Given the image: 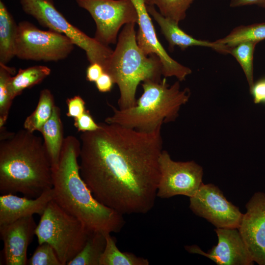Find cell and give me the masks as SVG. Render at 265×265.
<instances>
[{
    "label": "cell",
    "mask_w": 265,
    "mask_h": 265,
    "mask_svg": "<svg viewBox=\"0 0 265 265\" xmlns=\"http://www.w3.org/2000/svg\"><path fill=\"white\" fill-rule=\"evenodd\" d=\"M66 104L68 107L66 115L69 117L77 118L86 110L85 102L79 95L67 99Z\"/></svg>",
    "instance_id": "obj_30"
},
{
    "label": "cell",
    "mask_w": 265,
    "mask_h": 265,
    "mask_svg": "<svg viewBox=\"0 0 265 265\" xmlns=\"http://www.w3.org/2000/svg\"><path fill=\"white\" fill-rule=\"evenodd\" d=\"M76 0L91 15L96 26L94 38L105 46L117 43L123 26L137 24V12L131 0Z\"/></svg>",
    "instance_id": "obj_9"
},
{
    "label": "cell",
    "mask_w": 265,
    "mask_h": 265,
    "mask_svg": "<svg viewBox=\"0 0 265 265\" xmlns=\"http://www.w3.org/2000/svg\"><path fill=\"white\" fill-rule=\"evenodd\" d=\"M249 88L255 104H265V78L254 82Z\"/></svg>",
    "instance_id": "obj_31"
},
{
    "label": "cell",
    "mask_w": 265,
    "mask_h": 265,
    "mask_svg": "<svg viewBox=\"0 0 265 265\" xmlns=\"http://www.w3.org/2000/svg\"><path fill=\"white\" fill-rule=\"evenodd\" d=\"M217 244L208 252L196 245L186 246L188 252L205 256L218 265H252L254 262L238 228H216Z\"/></svg>",
    "instance_id": "obj_14"
},
{
    "label": "cell",
    "mask_w": 265,
    "mask_h": 265,
    "mask_svg": "<svg viewBox=\"0 0 265 265\" xmlns=\"http://www.w3.org/2000/svg\"><path fill=\"white\" fill-rule=\"evenodd\" d=\"M40 216L35 230L38 244H49L62 265H67L83 248L91 232L53 200Z\"/></svg>",
    "instance_id": "obj_6"
},
{
    "label": "cell",
    "mask_w": 265,
    "mask_h": 265,
    "mask_svg": "<svg viewBox=\"0 0 265 265\" xmlns=\"http://www.w3.org/2000/svg\"><path fill=\"white\" fill-rule=\"evenodd\" d=\"M131 0L138 14V29L136 39L141 50L146 55L155 54L159 59L164 78L175 77L180 81L185 80L192 71L173 59L161 44L147 10V0Z\"/></svg>",
    "instance_id": "obj_12"
},
{
    "label": "cell",
    "mask_w": 265,
    "mask_h": 265,
    "mask_svg": "<svg viewBox=\"0 0 265 265\" xmlns=\"http://www.w3.org/2000/svg\"><path fill=\"white\" fill-rule=\"evenodd\" d=\"M189 208L216 228H238L243 213L229 201L222 192L212 184H203L189 197Z\"/></svg>",
    "instance_id": "obj_11"
},
{
    "label": "cell",
    "mask_w": 265,
    "mask_h": 265,
    "mask_svg": "<svg viewBox=\"0 0 265 265\" xmlns=\"http://www.w3.org/2000/svg\"><path fill=\"white\" fill-rule=\"evenodd\" d=\"M143 93L131 107L117 109L107 103L113 113L105 122L144 132L156 131L164 123L176 120L181 106L189 100L188 88L181 89L180 81L170 85L165 78L160 81H146L141 84Z\"/></svg>",
    "instance_id": "obj_4"
},
{
    "label": "cell",
    "mask_w": 265,
    "mask_h": 265,
    "mask_svg": "<svg viewBox=\"0 0 265 265\" xmlns=\"http://www.w3.org/2000/svg\"><path fill=\"white\" fill-rule=\"evenodd\" d=\"M106 246L100 260V265H149L147 259L132 253L122 252L117 247L116 239L111 233H106Z\"/></svg>",
    "instance_id": "obj_21"
},
{
    "label": "cell",
    "mask_w": 265,
    "mask_h": 265,
    "mask_svg": "<svg viewBox=\"0 0 265 265\" xmlns=\"http://www.w3.org/2000/svg\"><path fill=\"white\" fill-rule=\"evenodd\" d=\"M147 8L150 16L159 26L161 33L168 43L170 50H173L176 46L182 50L190 47L200 46L212 48L220 53L228 54L229 47L214 41L196 39L180 28L178 23L162 16L154 5L147 4Z\"/></svg>",
    "instance_id": "obj_17"
},
{
    "label": "cell",
    "mask_w": 265,
    "mask_h": 265,
    "mask_svg": "<svg viewBox=\"0 0 265 265\" xmlns=\"http://www.w3.org/2000/svg\"><path fill=\"white\" fill-rule=\"evenodd\" d=\"M51 72L50 68L44 65L19 69L17 74L12 76L9 81L8 88L11 99L13 100L25 89L41 83L50 75Z\"/></svg>",
    "instance_id": "obj_20"
},
{
    "label": "cell",
    "mask_w": 265,
    "mask_h": 265,
    "mask_svg": "<svg viewBox=\"0 0 265 265\" xmlns=\"http://www.w3.org/2000/svg\"><path fill=\"white\" fill-rule=\"evenodd\" d=\"M95 83L98 91L103 93L110 91L114 84L111 77L106 72H104Z\"/></svg>",
    "instance_id": "obj_32"
},
{
    "label": "cell",
    "mask_w": 265,
    "mask_h": 265,
    "mask_svg": "<svg viewBox=\"0 0 265 265\" xmlns=\"http://www.w3.org/2000/svg\"><path fill=\"white\" fill-rule=\"evenodd\" d=\"M18 25L0 1V63L6 64L15 55Z\"/></svg>",
    "instance_id": "obj_19"
},
{
    "label": "cell",
    "mask_w": 265,
    "mask_h": 265,
    "mask_svg": "<svg viewBox=\"0 0 265 265\" xmlns=\"http://www.w3.org/2000/svg\"><path fill=\"white\" fill-rule=\"evenodd\" d=\"M37 225L33 216H29L0 226V236L4 244L3 252L5 265H27V250L35 235Z\"/></svg>",
    "instance_id": "obj_15"
},
{
    "label": "cell",
    "mask_w": 265,
    "mask_h": 265,
    "mask_svg": "<svg viewBox=\"0 0 265 265\" xmlns=\"http://www.w3.org/2000/svg\"><path fill=\"white\" fill-rule=\"evenodd\" d=\"M63 124L60 109L56 106L52 114L39 130L43 136L44 144L48 154L52 170L58 166L60 153L64 142Z\"/></svg>",
    "instance_id": "obj_18"
},
{
    "label": "cell",
    "mask_w": 265,
    "mask_h": 265,
    "mask_svg": "<svg viewBox=\"0 0 265 265\" xmlns=\"http://www.w3.org/2000/svg\"><path fill=\"white\" fill-rule=\"evenodd\" d=\"M245 208L238 229L254 263L265 265V193H254Z\"/></svg>",
    "instance_id": "obj_13"
},
{
    "label": "cell",
    "mask_w": 265,
    "mask_h": 265,
    "mask_svg": "<svg viewBox=\"0 0 265 265\" xmlns=\"http://www.w3.org/2000/svg\"><path fill=\"white\" fill-rule=\"evenodd\" d=\"M54 106V97L51 91L47 88L41 90L35 109L25 120L24 129L31 132L39 131L51 117Z\"/></svg>",
    "instance_id": "obj_23"
},
{
    "label": "cell",
    "mask_w": 265,
    "mask_h": 265,
    "mask_svg": "<svg viewBox=\"0 0 265 265\" xmlns=\"http://www.w3.org/2000/svg\"><path fill=\"white\" fill-rule=\"evenodd\" d=\"M74 126L79 132H82L96 131L100 126L87 109L80 116L74 118Z\"/></svg>",
    "instance_id": "obj_29"
},
{
    "label": "cell",
    "mask_w": 265,
    "mask_h": 265,
    "mask_svg": "<svg viewBox=\"0 0 265 265\" xmlns=\"http://www.w3.org/2000/svg\"><path fill=\"white\" fill-rule=\"evenodd\" d=\"M15 72V68L0 63V128L3 127L7 121L13 101L9 95L8 85Z\"/></svg>",
    "instance_id": "obj_27"
},
{
    "label": "cell",
    "mask_w": 265,
    "mask_h": 265,
    "mask_svg": "<svg viewBox=\"0 0 265 265\" xmlns=\"http://www.w3.org/2000/svg\"><path fill=\"white\" fill-rule=\"evenodd\" d=\"M106 244L105 233H90L83 248L67 265H100Z\"/></svg>",
    "instance_id": "obj_22"
},
{
    "label": "cell",
    "mask_w": 265,
    "mask_h": 265,
    "mask_svg": "<svg viewBox=\"0 0 265 265\" xmlns=\"http://www.w3.org/2000/svg\"><path fill=\"white\" fill-rule=\"evenodd\" d=\"M195 0H147L164 17L179 23L186 18V12Z\"/></svg>",
    "instance_id": "obj_26"
},
{
    "label": "cell",
    "mask_w": 265,
    "mask_h": 265,
    "mask_svg": "<svg viewBox=\"0 0 265 265\" xmlns=\"http://www.w3.org/2000/svg\"><path fill=\"white\" fill-rule=\"evenodd\" d=\"M103 66L98 63H90L87 68L86 78L88 81L94 82L104 73Z\"/></svg>",
    "instance_id": "obj_33"
},
{
    "label": "cell",
    "mask_w": 265,
    "mask_h": 265,
    "mask_svg": "<svg viewBox=\"0 0 265 265\" xmlns=\"http://www.w3.org/2000/svg\"><path fill=\"white\" fill-rule=\"evenodd\" d=\"M257 42L245 41L229 47L228 53L232 55L240 64L249 88L254 83L253 55Z\"/></svg>",
    "instance_id": "obj_25"
},
{
    "label": "cell",
    "mask_w": 265,
    "mask_h": 265,
    "mask_svg": "<svg viewBox=\"0 0 265 265\" xmlns=\"http://www.w3.org/2000/svg\"><path fill=\"white\" fill-rule=\"evenodd\" d=\"M99 124L98 130L80 135L82 179L99 202L123 215L149 212L160 178L161 127L144 132Z\"/></svg>",
    "instance_id": "obj_1"
},
{
    "label": "cell",
    "mask_w": 265,
    "mask_h": 265,
    "mask_svg": "<svg viewBox=\"0 0 265 265\" xmlns=\"http://www.w3.org/2000/svg\"><path fill=\"white\" fill-rule=\"evenodd\" d=\"M75 46L69 38L56 31L41 30L28 21L18 24L15 55L21 59L58 61L68 57Z\"/></svg>",
    "instance_id": "obj_8"
},
{
    "label": "cell",
    "mask_w": 265,
    "mask_h": 265,
    "mask_svg": "<svg viewBox=\"0 0 265 265\" xmlns=\"http://www.w3.org/2000/svg\"><path fill=\"white\" fill-rule=\"evenodd\" d=\"M256 5L265 9V0H231L230 6L238 7Z\"/></svg>",
    "instance_id": "obj_34"
},
{
    "label": "cell",
    "mask_w": 265,
    "mask_h": 265,
    "mask_svg": "<svg viewBox=\"0 0 265 265\" xmlns=\"http://www.w3.org/2000/svg\"><path fill=\"white\" fill-rule=\"evenodd\" d=\"M80 149L75 136L64 138L58 166L53 170V200L90 232H120L125 224L124 215L99 202L80 176Z\"/></svg>",
    "instance_id": "obj_2"
},
{
    "label": "cell",
    "mask_w": 265,
    "mask_h": 265,
    "mask_svg": "<svg viewBox=\"0 0 265 265\" xmlns=\"http://www.w3.org/2000/svg\"><path fill=\"white\" fill-rule=\"evenodd\" d=\"M23 11L43 26L59 32L83 50L89 63H98L105 70L113 51L70 24L55 8L52 0H20Z\"/></svg>",
    "instance_id": "obj_7"
},
{
    "label": "cell",
    "mask_w": 265,
    "mask_h": 265,
    "mask_svg": "<svg viewBox=\"0 0 265 265\" xmlns=\"http://www.w3.org/2000/svg\"><path fill=\"white\" fill-rule=\"evenodd\" d=\"M135 24L124 26L105 70L118 86V105L120 109L135 105L136 90L141 82H159L162 76L159 59L155 54L145 55L138 46Z\"/></svg>",
    "instance_id": "obj_5"
},
{
    "label": "cell",
    "mask_w": 265,
    "mask_h": 265,
    "mask_svg": "<svg viewBox=\"0 0 265 265\" xmlns=\"http://www.w3.org/2000/svg\"><path fill=\"white\" fill-rule=\"evenodd\" d=\"M27 265H62L53 248L45 242L39 244Z\"/></svg>",
    "instance_id": "obj_28"
},
{
    "label": "cell",
    "mask_w": 265,
    "mask_h": 265,
    "mask_svg": "<svg viewBox=\"0 0 265 265\" xmlns=\"http://www.w3.org/2000/svg\"><path fill=\"white\" fill-rule=\"evenodd\" d=\"M265 39V22L235 27L226 36L218 39L216 43L228 47L245 41L259 42Z\"/></svg>",
    "instance_id": "obj_24"
},
{
    "label": "cell",
    "mask_w": 265,
    "mask_h": 265,
    "mask_svg": "<svg viewBox=\"0 0 265 265\" xmlns=\"http://www.w3.org/2000/svg\"><path fill=\"white\" fill-rule=\"evenodd\" d=\"M53 199L52 188L33 198L21 197L13 193L3 194L0 196V226L34 214L41 216Z\"/></svg>",
    "instance_id": "obj_16"
},
{
    "label": "cell",
    "mask_w": 265,
    "mask_h": 265,
    "mask_svg": "<svg viewBox=\"0 0 265 265\" xmlns=\"http://www.w3.org/2000/svg\"><path fill=\"white\" fill-rule=\"evenodd\" d=\"M0 130V193L32 198L52 188V167L43 139L25 129Z\"/></svg>",
    "instance_id": "obj_3"
},
{
    "label": "cell",
    "mask_w": 265,
    "mask_h": 265,
    "mask_svg": "<svg viewBox=\"0 0 265 265\" xmlns=\"http://www.w3.org/2000/svg\"><path fill=\"white\" fill-rule=\"evenodd\" d=\"M160 178L157 197L169 198L177 195L193 196L203 184V169L193 160L177 161L162 150L159 159Z\"/></svg>",
    "instance_id": "obj_10"
}]
</instances>
